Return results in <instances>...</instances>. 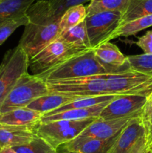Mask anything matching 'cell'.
I'll list each match as a JSON object with an SVG mask.
<instances>
[{"label":"cell","mask_w":152,"mask_h":153,"mask_svg":"<svg viewBox=\"0 0 152 153\" xmlns=\"http://www.w3.org/2000/svg\"><path fill=\"white\" fill-rule=\"evenodd\" d=\"M26 15L28 21L18 45L30 60L59 37L61 18L54 15L49 2L44 0L33 3Z\"/></svg>","instance_id":"cell-1"},{"label":"cell","mask_w":152,"mask_h":153,"mask_svg":"<svg viewBox=\"0 0 152 153\" xmlns=\"http://www.w3.org/2000/svg\"><path fill=\"white\" fill-rule=\"evenodd\" d=\"M109 74L96 59L92 49H89L37 76L49 82Z\"/></svg>","instance_id":"cell-2"},{"label":"cell","mask_w":152,"mask_h":153,"mask_svg":"<svg viewBox=\"0 0 152 153\" xmlns=\"http://www.w3.org/2000/svg\"><path fill=\"white\" fill-rule=\"evenodd\" d=\"M49 93L47 84L41 78L29 73H25L4 100L0 114L26 108L34 100Z\"/></svg>","instance_id":"cell-3"},{"label":"cell","mask_w":152,"mask_h":153,"mask_svg":"<svg viewBox=\"0 0 152 153\" xmlns=\"http://www.w3.org/2000/svg\"><path fill=\"white\" fill-rule=\"evenodd\" d=\"M97 118L80 120H61L40 123L37 128V135L46 140L57 150L62 145L78 137L89 125Z\"/></svg>","instance_id":"cell-4"},{"label":"cell","mask_w":152,"mask_h":153,"mask_svg":"<svg viewBox=\"0 0 152 153\" xmlns=\"http://www.w3.org/2000/svg\"><path fill=\"white\" fill-rule=\"evenodd\" d=\"M29 59L18 45L7 51L0 64V108L17 81L28 73Z\"/></svg>","instance_id":"cell-5"},{"label":"cell","mask_w":152,"mask_h":153,"mask_svg":"<svg viewBox=\"0 0 152 153\" xmlns=\"http://www.w3.org/2000/svg\"><path fill=\"white\" fill-rule=\"evenodd\" d=\"M106 85L110 95H139L148 97L152 93V76L130 70L107 75Z\"/></svg>","instance_id":"cell-6"},{"label":"cell","mask_w":152,"mask_h":153,"mask_svg":"<svg viewBox=\"0 0 152 153\" xmlns=\"http://www.w3.org/2000/svg\"><path fill=\"white\" fill-rule=\"evenodd\" d=\"M107 75L46 82L50 93H61L78 97L110 95L106 85Z\"/></svg>","instance_id":"cell-7"},{"label":"cell","mask_w":152,"mask_h":153,"mask_svg":"<svg viewBox=\"0 0 152 153\" xmlns=\"http://www.w3.org/2000/svg\"><path fill=\"white\" fill-rule=\"evenodd\" d=\"M83 52L86 51L75 49L57 38L29 60V68L34 75L40 74Z\"/></svg>","instance_id":"cell-8"},{"label":"cell","mask_w":152,"mask_h":153,"mask_svg":"<svg viewBox=\"0 0 152 153\" xmlns=\"http://www.w3.org/2000/svg\"><path fill=\"white\" fill-rule=\"evenodd\" d=\"M122 13L103 11L86 16L84 22L91 49L109 42L111 36L121 25Z\"/></svg>","instance_id":"cell-9"},{"label":"cell","mask_w":152,"mask_h":153,"mask_svg":"<svg viewBox=\"0 0 152 153\" xmlns=\"http://www.w3.org/2000/svg\"><path fill=\"white\" fill-rule=\"evenodd\" d=\"M148 97L139 95H118L104 107L99 117L104 120L141 116Z\"/></svg>","instance_id":"cell-10"},{"label":"cell","mask_w":152,"mask_h":153,"mask_svg":"<svg viewBox=\"0 0 152 153\" xmlns=\"http://www.w3.org/2000/svg\"><path fill=\"white\" fill-rule=\"evenodd\" d=\"M92 52L98 62L110 74H116L131 70L127 61V56L124 55L119 48L110 41L92 49Z\"/></svg>","instance_id":"cell-11"},{"label":"cell","mask_w":152,"mask_h":153,"mask_svg":"<svg viewBox=\"0 0 152 153\" xmlns=\"http://www.w3.org/2000/svg\"><path fill=\"white\" fill-rule=\"evenodd\" d=\"M146 132L141 116L133 118L119 133L109 153H131L139 140L146 136Z\"/></svg>","instance_id":"cell-12"},{"label":"cell","mask_w":152,"mask_h":153,"mask_svg":"<svg viewBox=\"0 0 152 153\" xmlns=\"http://www.w3.org/2000/svg\"><path fill=\"white\" fill-rule=\"evenodd\" d=\"M133 118L135 117L111 120L97 118L80 135L99 140H108L117 136Z\"/></svg>","instance_id":"cell-13"},{"label":"cell","mask_w":152,"mask_h":153,"mask_svg":"<svg viewBox=\"0 0 152 153\" xmlns=\"http://www.w3.org/2000/svg\"><path fill=\"white\" fill-rule=\"evenodd\" d=\"M38 126H17L0 123V148H13L28 143L37 136Z\"/></svg>","instance_id":"cell-14"},{"label":"cell","mask_w":152,"mask_h":153,"mask_svg":"<svg viewBox=\"0 0 152 153\" xmlns=\"http://www.w3.org/2000/svg\"><path fill=\"white\" fill-rule=\"evenodd\" d=\"M118 135L108 140H99L79 135L74 140L62 145L57 149L77 153H109L116 142Z\"/></svg>","instance_id":"cell-15"},{"label":"cell","mask_w":152,"mask_h":153,"mask_svg":"<svg viewBox=\"0 0 152 153\" xmlns=\"http://www.w3.org/2000/svg\"><path fill=\"white\" fill-rule=\"evenodd\" d=\"M43 116L40 112L21 108L0 114V123L17 126H37L41 123Z\"/></svg>","instance_id":"cell-16"},{"label":"cell","mask_w":152,"mask_h":153,"mask_svg":"<svg viewBox=\"0 0 152 153\" xmlns=\"http://www.w3.org/2000/svg\"><path fill=\"white\" fill-rule=\"evenodd\" d=\"M79 98L81 97L61 93H49L34 100L26 108L44 115Z\"/></svg>","instance_id":"cell-17"},{"label":"cell","mask_w":152,"mask_h":153,"mask_svg":"<svg viewBox=\"0 0 152 153\" xmlns=\"http://www.w3.org/2000/svg\"><path fill=\"white\" fill-rule=\"evenodd\" d=\"M110 102H106L102 104L90 108L80 109H72L60 112L55 114L44 115L41 119V123H47L51 121L69 120H80L89 118H98L103 109Z\"/></svg>","instance_id":"cell-18"},{"label":"cell","mask_w":152,"mask_h":153,"mask_svg":"<svg viewBox=\"0 0 152 153\" xmlns=\"http://www.w3.org/2000/svg\"><path fill=\"white\" fill-rule=\"evenodd\" d=\"M58 38L80 50L87 51L92 49L84 22L63 32H61Z\"/></svg>","instance_id":"cell-19"},{"label":"cell","mask_w":152,"mask_h":153,"mask_svg":"<svg viewBox=\"0 0 152 153\" xmlns=\"http://www.w3.org/2000/svg\"><path fill=\"white\" fill-rule=\"evenodd\" d=\"M37 0H0V24L26 14Z\"/></svg>","instance_id":"cell-20"},{"label":"cell","mask_w":152,"mask_h":153,"mask_svg":"<svg viewBox=\"0 0 152 153\" xmlns=\"http://www.w3.org/2000/svg\"><path fill=\"white\" fill-rule=\"evenodd\" d=\"M116 96L118 95H103L98 96V97H81V98L73 100L71 102L67 103V104L60 107L59 108L55 109V111H52L44 115L55 114L66 111L72 110V109H80L93 107V106L102 104V103L106 102L111 101V100H113ZM44 115H43V116H44Z\"/></svg>","instance_id":"cell-21"},{"label":"cell","mask_w":152,"mask_h":153,"mask_svg":"<svg viewBox=\"0 0 152 153\" xmlns=\"http://www.w3.org/2000/svg\"><path fill=\"white\" fill-rule=\"evenodd\" d=\"M131 0H91L86 7V16L103 11H118L124 13Z\"/></svg>","instance_id":"cell-22"},{"label":"cell","mask_w":152,"mask_h":153,"mask_svg":"<svg viewBox=\"0 0 152 153\" xmlns=\"http://www.w3.org/2000/svg\"><path fill=\"white\" fill-rule=\"evenodd\" d=\"M86 17V8L83 4L70 7L63 13L60 19L59 27L61 33L84 22Z\"/></svg>","instance_id":"cell-23"},{"label":"cell","mask_w":152,"mask_h":153,"mask_svg":"<svg viewBox=\"0 0 152 153\" xmlns=\"http://www.w3.org/2000/svg\"><path fill=\"white\" fill-rule=\"evenodd\" d=\"M151 26H152V15L134 19L119 25V28L112 34L110 40L120 37H129L134 35Z\"/></svg>","instance_id":"cell-24"},{"label":"cell","mask_w":152,"mask_h":153,"mask_svg":"<svg viewBox=\"0 0 152 153\" xmlns=\"http://www.w3.org/2000/svg\"><path fill=\"white\" fill-rule=\"evenodd\" d=\"M150 15H152V0H131L122 14L121 25Z\"/></svg>","instance_id":"cell-25"},{"label":"cell","mask_w":152,"mask_h":153,"mask_svg":"<svg viewBox=\"0 0 152 153\" xmlns=\"http://www.w3.org/2000/svg\"><path fill=\"white\" fill-rule=\"evenodd\" d=\"M16 153H57L50 144L39 136H36L25 144L13 147Z\"/></svg>","instance_id":"cell-26"},{"label":"cell","mask_w":152,"mask_h":153,"mask_svg":"<svg viewBox=\"0 0 152 153\" xmlns=\"http://www.w3.org/2000/svg\"><path fill=\"white\" fill-rule=\"evenodd\" d=\"M127 61L131 70L152 76V55H130L127 56Z\"/></svg>","instance_id":"cell-27"},{"label":"cell","mask_w":152,"mask_h":153,"mask_svg":"<svg viewBox=\"0 0 152 153\" xmlns=\"http://www.w3.org/2000/svg\"><path fill=\"white\" fill-rule=\"evenodd\" d=\"M28 19L26 14L14 19H9L0 24V46L6 41L7 38L22 25L25 26Z\"/></svg>","instance_id":"cell-28"},{"label":"cell","mask_w":152,"mask_h":153,"mask_svg":"<svg viewBox=\"0 0 152 153\" xmlns=\"http://www.w3.org/2000/svg\"><path fill=\"white\" fill-rule=\"evenodd\" d=\"M50 5L51 10L55 16L61 18L63 13L70 7L90 1L91 0H46Z\"/></svg>","instance_id":"cell-29"},{"label":"cell","mask_w":152,"mask_h":153,"mask_svg":"<svg viewBox=\"0 0 152 153\" xmlns=\"http://www.w3.org/2000/svg\"><path fill=\"white\" fill-rule=\"evenodd\" d=\"M146 55H152V30L147 31L144 35L139 37L135 43Z\"/></svg>","instance_id":"cell-30"},{"label":"cell","mask_w":152,"mask_h":153,"mask_svg":"<svg viewBox=\"0 0 152 153\" xmlns=\"http://www.w3.org/2000/svg\"><path fill=\"white\" fill-rule=\"evenodd\" d=\"M141 118L146 129L152 126V102H147L141 114Z\"/></svg>","instance_id":"cell-31"},{"label":"cell","mask_w":152,"mask_h":153,"mask_svg":"<svg viewBox=\"0 0 152 153\" xmlns=\"http://www.w3.org/2000/svg\"><path fill=\"white\" fill-rule=\"evenodd\" d=\"M148 151V146L146 140V136H144L139 140L131 153H147Z\"/></svg>","instance_id":"cell-32"},{"label":"cell","mask_w":152,"mask_h":153,"mask_svg":"<svg viewBox=\"0 0 152 153\" xmlns=\"http://www.w3.org/2000/svg\"><path fill=\"white\" fill-rule=\"evenodd\" d=\"M146 131H147V132H146V140H147L148 146H149L152 143V126H149L146 129Z\"/></svg>","instance_id":"cell-33"},{"label":"cell","mask_w":152,"mask_h":153,"mask_svg":"<svg viewBox=\"0 0 152 153\" xmlns=\"http://www.w3.org/2000/svg\"><path fill=\"white\" fill-rule=\"evenodd\" d=\"M0 153H16L13 149V148H4L1 149Z\"/></svg>","instance_id":"cell-34"},{"label":"cell","mask_w":152,"mask_h":153,"mask_svg":"<svg viewBox=\"0 0 152 153\" xmlns=\"http://www.w3.org/2000/svg\"><path fill=\"white\" fill-rule=\"evenodd\" d=\"M57 153H77L75 152H71V151H66V150H63V149H57Z\"/></svg>","instance_id":"cell-35"},{"label":"cell","mask_w":152,"mask_h":153,"mask_svg":"<svg viewBox=\"0 0 152 153\" xmlns=\"http://www.w3.org/2000/svg\"><path fill=\"white\" fill-rule=\"evenodd\" d=\"M148 102H152V93L151 94V95L148 97Z\"/></svg>","instance_id":"cell-36"},{"label":"cell","mask_w":152,"mask_h":153,"mask_svg":"<svg viewBox=\"0 0 152 153\" xmlns=\"http://www.w3.org/2000/svg\"><path fill=\"white\" fill-rule=\"evenodd\" d=\"M148 149H149V150H150L151 153H152V143L151 145H149V146H148Z\"/></svg>","instance_id":"cell-37"},{"label":"cell","mask_w":152,"mask_h":153,"mask_svg":"<svg viewBox=\"0 0 152 153\" xmlns=\"http://www.w3.org/2000/svg\"><path fill=\"white\" fill-rule=\"evenodd\" d=\"M147 153H151V152H150V150H149V149H148V152Z\"/></svg>","instance_id":"cell-38"},{"label":"cell","mask_w":152,"mask_h":153,"mask_svg":"<svg viewBox=\"0 0 152 153\" xmlns=\"http://www.w3.org/2000/svg\"><path fill=\"white\" fill-rule=\"evenodd\" d=\"M1 148H0V152H1Z\"/></svg>","instance_id":"cell-39"},{"label":"cell","mask_w":152,"mask_h":153,"mask_svg":"<svg viewBox=\"0 0 152 153\" xmlns=\"http://www.w3.org/2000/svg\"><path fill=\"white\" fill-rule=\"evenodd\" d=\"M44 1H46V0H44Z\"/></svg>","instance_id":"cell-40"}]
</instances>
